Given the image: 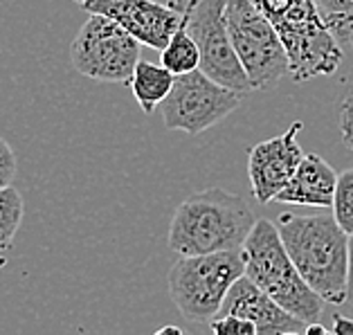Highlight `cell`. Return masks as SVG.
Returning a JSON list of instances; mask_svg holds the SVG:
<instances>
[{
	"label": "cell",
	"mask_w": 353,
	"mask_h": 335,
	"mask_svg": "<svg viewBox=\"0 0 353 335\" xmlns=\"http://www.w3.org/2000/svg\"><path fill=\"white\" fill-rule=\"evenodd\" d=\"M283 247L301 277L324 302L347 304L349 234L333 214H281L277 221Z\"/></svg>",
	"instance_id": "obj_1"
},
{
	"label": "cell",
	"mask_w": 353,
	"mask_h": 335,
	"mask_svg": "<svg viewBox=\"0 0 353 335\" xmlns=\"http://www.w3.org/2000/svg\"><path fill=\"white\" fill-rule=\"evenodd\" d=\"M254 223L241 196L212 187L178 205L169 225V247L180 256L241 250Z\"/></svg>",
	"instance_id": "obj_2"
},
{
	"label": "cell",
	"mask_w": 353,
	"mask_h": 335,
	"mask_svg": "<svg viewBox=\"0 0 353 335\" xmlns=\"http://www.w3.org/2000/svg\"><path fill=\"white\" fill-rule=\"evenodd\" d=\"M277 30L295 81L329 77L342 63V43L324 23L315 0H252Z\"/></svg>",
	"instance_id": "obj_3"
},
{
	"label": "cell",
	"mask_w": 353,
	"mask_h": 335,
	"mask_svg": "<svg viewBox=\"0 0 353 335\" xmlns=\"http://www.w3.org/2000/svg\"><path fill=\"white\" fill-rule=\"evenodd\" d=\"M241 256H243L245 277L265 290L279 306L306 324L320 320L324 299L299 274L274 223L265 219L256 221L241 247Z\"/></svg>",
	"instance_id": "obj_4"
},
{
	"label": "cell",
	"mask_w": 353,
	"mask_h": 335,
	"mask_svg": "<svg viewBox=\"0 0 353 335\" xmlns=\"http://www.w3.org/2000/svg\"><path fill=\"white\" fill-rule=\"evenodd\" d=\"M243 274L241 250L180 256L169 270V295L185 320L210 324L219 315L232 283Z\"/></svg>",
	"instance_id": "obj_5"
},
{
	"label": "cell",
	"mask_w": 353,
	"mask_h": 335,
	"mask_svg": "<svg viewBox=\"0 0 353 335\" xmlns=\"http://www.w3.org/2000/svg\"><path fill=\"white\" fill-rule=\"evenodd\" d=\"M225 19L252 90L274 88L288 74V54L272 23L252 0H228Z\"/></svg>",
	"instance_id": "obj_6"
},
{
	"label": "cell",
	"mask_w": 353,
	"mask_h": 335,
	"mask_svg": "<svg viewBox=\"0 0 353 335\" xmlns=\"http://www.w3.org/2000/svg\"><path fill=\"white\" fill-rule=\"evenodd\" d=\"M142 43L104 14H90L70 45L77 72L94 81L126 83L140 61Z\"/></svg>",
	"instance_id": "obj_7"
},
{
	"label": "cell",
	"mask_w": 353,
	"mask_h": 335,
	"mask_svg": "<svg viewBox=\"0 0 353 335\" xmlns=\"http://www.w3.org/2000/svg\"><path fill=\"white\" fill-rule=\"evenodd\" d=\"M236 90L214 81L203 70L176 74L174 88L162 101V119L171 131L198 135L223 122L241 104Z\"/></svg>",
	"instance_id": "obj_8"
},
{
	"label": "cell",
	"mask_w": 353,
	"mask_h": 335,
	"mask_svg": "<svg viewBox=\"0 0 353 335\" xmlns=\"http://www.w3.org/2000/svg\"><path fill=\"white\" fill-rule=\"evenodd\" d=\"M228 0H189V32L201 52L203 70L214 81H219L239 94L252 90L250 79L239 61V54L232 45L228 19H225Z\"/></svg>",
	"instance_id": "obj_9"
},
{
	"label": "cell",
	"mask_w": 353,
	"mask_h": 335,
	"mask_svg": "<svg viewBox=\"0 0 353 335\" xmlns=\"http://www.w3.org/2000/svg\"><path fill=\"white\" fill-rule=\"evenodd\" d=\"M81 7L90 14H104L113 19L142 45L158 52L167 45L171 34L183 21V12L176 3L162 5L156 0H90Z\"/></svg>",
	"instance_id": "obj_10"
},
{
	"label": "cell",
	"mask_w": 353,
	"mask_h": 335,
	"mask_svg": "<svg viewBox=\"0 0 353 335\" xmlns=\"http://www.w3.org/2000/svg\"><path fill=\"white\" fill-rule=\"evenodd\" d=\"M304 128L295 122L286 133L259 142L248 151V176L252 185V194L259 203H270L288 185V180L299 167L304 151H301L297 135Z\"/></svg>",
	"instance_id": "obj_11"
},
{
	"label": "cell",
	"mask_w": 353,
	"mask_h": 335,
	"mask_svg": "<svg viewBox=\"0 0 353 335\" xmlns=\"http://www.w3.org/2000/svg\"><path fill=\"white\" fill-rule=\"evenodd\" d=\"M219 315L245 317L256 326V335H292L306 331V322L297 320L295 315L279 306L245 274L232 283Z\"/></svg>",
	"instance_id": "obj_12"
},
{
	"label": "cell",
	"mask_w": 353,
	"mask_h": 335,
	"mask_svg": "<svg viewBox=\"0 0 353 335\" xmlns=\"http://www.w3.org/2000/svg\"><path fill=\"white\" fill-rule=\"evenodd\" d=\"M338 174L335 169L317 153H304L299 167L288 180V185L277 194L279 203L288 205H306V207L331 210Z\"/></svg>",
	"instance_id": "obj_13"
},
{
	"label": "cell",
	"mask_w": 353,
	"mask_h": 335,
	"mask_svg": "<svg viewBox=\"0 0 353 335\" xmlns=\"http://www.w3.org/2000/svg\"><path fill=\"white\" fill-rule=\"evenodd\" d=\"M174 81H176V74L171 72L169 68H165L162 63L158 65L151 61H142L140 59L128 85H131L135 101L140 104L144 113L149 115L167 99V94L174 88Z\"/></svg>",
	"instance_id": "obj_14"
},
{
	"label": "cell",
	"mask_w": 353,
	"mask_h": 335,
	"mask_svg": "<svg viewBox=\"0 0 353 335\" xmlns=\"http://www.w3.org/2000/svg\"><path fill=\"white\" fill-rule=\"evenodd\" d=\"M160 63L169 68L174 74H185L198 70L201 65V52L198 45L189 32V10H183V21L176 28V32L171 34V39L167 41V45L160 50Z\"/></svg>",
	"instance_id": "obj_15"
},
{
	"label": "cell",
	"mask_w": 353,
	"mask_h": 335,
	"mask_svg": "<svg viewBox=\"0 0 353 335\" xmlns=\"http://www.w3.org/2000/svg\"><path fill=\"white\" fill-rule=\"evenodd\" d=\"M25 203L19 189L0 187V252L12 245L16 232L23 223Z\"/></svg>",
	"instance_id": "obj_16"
},
{
	"label": "cell",
	"mask_w": 353,
	"mask_h": 335,
	"mask_svg": "<svg viewBox=\"0 0 353 335\" xmlns=\"http://www.w3.org/2000/svg\"><path fill=\"white\" fill-rule=\"evenodd\" d=\"M315 3L320 7L324 23L344 45L353 30V0H315Z\"/></svg>",
	"instance_id": "obj_17"
},
{
	"label": "cell",
	"mask_w": 353,
	"mask_h": 335,
	"mask_svg": "<svg viewBox=\"0 0 353 335\" xmlns=\"http://www.w3.org/2000/svg\"><path fill=\"white\" fill-rule=\"evenodd\" d=\"M331 210L338 225L351 236L353 234V169L338 174V185H335Z\"/></svg>",
	"instance_id": "obj_18"
},
{
	"label": "cell",
	"mask_w": 353,
	"mask_h": 335,
	"mask_svg": "<svg viewBox=\"0 0 353 335\" xmlns=\"http://www.w3.org/2000/svg\"><path fill=\"white\" fill-rule=\"evenodd\" d=\"M212 333L216 335H256V326L239 315H219L210 322Z\"/></svg>",
	"instance_id": "obj_19"
},
{
	"label": "cell",
	"mask_w": 353,
	"mask_h": 335,
	"mask_svg": "<svg viewBox=\"0 0 353 335\" xmlns=\"http://www.w3.org/2000/svg\"><path fill=\"white\" fill-rule=\"evenodd\" d=\"M16 174H19V162H16V153L10 147L5 137H0V187H10Z\"/></svg>",
	"instance_id": "obj_20"
},
{
	"label": "cell",
	"mask_w": 353,
	"mask_h": 335,
	"mask_svg": "<svg viewBox=\"0 0 353 335\" xmlns=\"http://www.w3.org/2000/svg\"><path fill=\"white\" fill-rule=\"evenodd\" d=\"M340 131L347 149L353 151V88H349L340 99Z\"/></svg>",
	"instance_id": "obj_21"
},
{
	"label": "cell",
	"mask_w": 353,
	"mask_h": 335,
	"mask_svg": "<svg viewBox=\"0 0 353 335\" xmlns=\"http://www.w3.org/2000/svg\"><path fill=\"white\" fill-rule=\"evenodd\" d=\"M331 333H335V335H349L351 333L353 335V320H349V317H342V315H335Z\"/></svg>",
	"instance_id": "obj_22"
},
{
	"label": "cell",
	"mask_w": 353,
	"mask_h": 335,
	"mask_svg": "<svg viewBox=\"0 0 353 335\" xmlns=\"http://www.w3.org/2000/svg\"><path fill=\"white\" fill-rule=\"evenodd\" d=\"M347 302L353 306V234L349 236V281H347Z\"/></svg>",
	"instance_id": "obj_23"
},
{
	"label": "cell",
	"mask_w": 353,
	"mask_h": 335,
	"mask_svg": "<svg viewBox=\"0 0 353 335\" xmlns=\"http://www.w3.org/2000/svg\"><path fill=\"white\" fill-rule=\"evenodd\" d=\"M304 333H306V335H315V333L326 335V333H331V329H326V326L317 324V322H311V324H306V331H304Z\"/></svg>",
	"instance_id": "obj_24"
},
{
	"label": "cell",
	"mask_w": 353,
	"mask_h": 335,
	"mask_svg": "<svg viewBox=\"0 0 353 335\" xmlns=\"http://www.w3.org/2000/svg\"><path fill=\"white\" fill-rule=\"evenodd\" d=\"M165 333H176V335H183V329H180V326H162V329H158V335H165Z\"/></svg>",
	"instance_id": "obj_25"
},
{
	"label": "cell",
	"mask_w": 353,
	"mask_h": 335,
	"mask_svg": "<svg viewBox=\"0 0 353 335\" xmlns=\"http://www.w3.org/2000/svg\"><path fill=\"white\" fill-rule=\"evenodd\" d=\"M344 45H349V48L353 50V30H351V34H349V39H347V43H344Z\"/></svg>",
	"instance_id": "obj_26"
},
{
	"label": "cell",
	"mask_w": 353,
	"mask_h": 335,
	"mask_svg": "<svg viewBox=\"0 0 353 335\" xmlns=\"http://www.w3.org/2000/svg\"><path fill=\"white\" fill-rule=\"evenodd\" d=\"M74 3H79V5H85V3H90V0H74Z\"/></svg>",
	"instance_id": "obj_27"
}]
</instances>
